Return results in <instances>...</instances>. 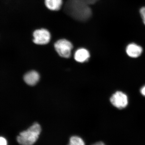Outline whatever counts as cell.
<instances>
[{"label": "cell", "mask_w": 145, "mask_h": 145, "mask_svg": "<svg viewBox=\"0 0 145 145\" xmlns=\"http://www.w3.org/2000/svg\"><path fill=\"white\" fill-rule=\"evenodd\" d=\"M65 10L72 18L77 20L84 22L91 17V9L84 0H69Z\"/></svg>", "instance_id": "6da1fadb"}, {"label": "cell", "mask_w": 145, "mask_h": 145, "mask_svg": "<svg viewBox=\"0 0 145 145\" xmlns=\"http://www.w3.org/2000/svg\"><path fill=\"white\" fill-rule=\"evenodd\" d=\"M41 131V128L38 123H35L29 128L20 133L17 141L21 145H33L36 142Z\"/></svg>", "instance_id": "7a4b0ae2"}, {"label": "cell", "mask_w": 145, "mask_h": 145, "mask_svg": "<svg viewBox=\"0 0 145 145\" xmlns=\"http://www.w3.org/2000/svg\"><path fill=\"white\" fill-rule=\"evenodd\" d=\"M54 46L56 51L61 57L65 58L70 57L73 46L69 41L65 39H60L56 42Z\"/></svg>", "instance_id": "3957f363"}, {"label": "cell", "mask_w": 145, "mask_h": 145, "mask_svg": "<svg viewBox=\"0 0 145 145\" xmlns=\"http://www.w3.org/2000/svg\"><path fill=\"white\" fill-rule=\"evenodd\" d=\"M113 106L119 109L124 108L128 104L127 96L121 91H118L112 95L110 99Z\"/></svg>", "instance_id": "277c9868"}, {"label": "cell", "mask_w": 145, "mask_h": 145, "mask_svg": "<svg viewBox=\"0 0 145 145\" xmlns=\"http://www.w3.org/2000/svg\"><path fill=\"white\" fill-rule=\"evenodd\" d=\"M33 42L37 44L44 45L49 42L50 34L48 30L45 29H36L33 33Z\"/></svg>", "instance_id": "5b68a950"}, {"label": "cell", "mask_w": 145, "mask_h": 145, "mask_svg": "<svg viewBox=\"0 0 145 145\" xmlns=\"http://www.w3.org/2000/svg\"><path fill=\"white\" fill-rule=\"evenodd\" d=\"M142 48L141 46L134 43L129 44L126 48L127 54L132 58L139 57L142 54Z\"/></svg>", "instance_id": "8992f818"}, {"label": "cell", "mask_w": 145, "mask_h": 145, "mask_svg": "<svg viewBox=\"0 0 145 145\" xmlns=\"http://www.w3.org/2000/svg\"><path fill=\"white\" fill-rule=\"evenodd\" d=\"M40 76L38 72L31 71L26 73L24 77V80L29 86H34L39 82Z\"/></svg>", "instance_id": "52a82bcc"}, {"label": "cell", "mask_w": 145, "mask_h": 145, "mask_svg": "<svg viewBox=\"0 0 145 145\" xmlns=\"http://www.w3.org/2000/svg\"><path fill=\"white\" fill-rule=\"evenodd\" d=\"M90 57L89 52L85 48H80L76 50L74 54V58L77 62L84 63Z\"/></svg>", "instance_id": "ba28073f"}, {"label": "cell", "mask_w": 145, "mask_h": 145, "mask_svg": "<svg viewBox=\"0 0 145 145\" xmlns=\"http://www.w3.org/2000/svg\"><path fill=\"white\" fill-rule=\"evenodd\" d=\"M47 7L52 10H59L62 5V0H45Z\"/></svg>", "instance_id": "9c48e42d"}, {"label": "cell", "mask_w": 145, "mask_h": 145, "mask_svg": "<svg viewBox=\"0 0 145 145\" xmlns=\"http://www.w3.org/2000/svg\"><path fill=\"white\" fill-rule=\"evenodd\" d=\"M69 145H85V144L81 137L74 136L71 137Z\"/></svg>", "instance_id": "30bf717a"}, {"label": "cell", "mask_w": 145, "mask_h": 145, "mask_svg": "<svg viewBox=\"0 0 145 145\" xmlns=\"http://www.w3.org/2000/svg\"><path fill=\"white\" fill-rule=\"evenodd\" d=\"M140 15L142 19L143 22L145 25V7H142L140 10Z\"/></svg>", "instance_id": "8fae6325"}, {"label": "cell", "mask_w": 145, "mask_h": 145, "mask_svg": "<svg viewBox=\"0 0 145 145\" xmlns=\"http://www.w3.org/2000/svg\"><path fill=\"white\" fill-rule=\"evenodd\" d=\"M85 2L86 3L89 5L94 4L98 1V0H84Z\"/></svg>", "instance_id": "7c38bea8"}, {"label": "cell", "mask_w": 145, "mask_h": 145, "mask_svg": "<svg viewBox=\"0 0 145 145\" xmlns=\"http://www.w3.org/2000/svg\"><path fill=\"white\" fill-rule=\"evenodd\" d=\"M0 145H7V141L4 137L0 138Z\"/></svg>", "instance_id": "4fadbf2b"}, {"label": "cell", "mask_w": 145, "mask_h": 145, "mask_svg": "<svg viewBox=\"0 0 145 145\" xmlns=\"http://www.w3.org/2000/svg\"><path fill=\"white\" fill-rule=\"evenodd\" d=\"M92 145H106L105 144V143L103 142L102 141H99V142H96L94 143Z\"/></svg>", "instance_id": "5bb4252c"}, {"label": "cell", "mask_w": 145, "mask_h": 145, "mask_svg": "<svg viewBox=\"0 0 145 145\" xmlns=\"http://www.w3.org/2000/svg\"><path fill=\"white\" fill-rule=\"evenodd\" d=\"M141 93L143 96H145V86L141 89Z\"/></svg>", "instance_id": "9a60e30c"}]
</instances>
